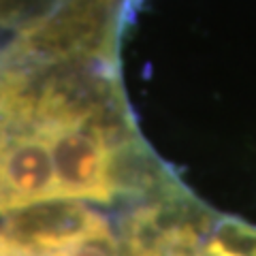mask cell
Returning <instances> with one entry per match:
<instances>
[{
    "label": "cell",
    "mask_w": 256,
    "mask_h": 256,
    "mask_svg": "<svg viewBox=\"0 0 256 256\" xmlns=\"http://www.w3.org/2000/svg\"><path fill=\"white\" fill-rule=\"evenodd\" d=\"M34 90L52 148L58 203L111 201L120 190L118 141L100 105L62 77H34Z\"/></svg>",
    "instance_id": "1"
},
{
    "label": "cell",
    "mask_w": 256,
    "mask_h": 256,
    "mask_svg": "<svg viewBox=\"0 0 256 256\" xmlns=\"http://www.w3.org/2000/svg\"><path fill=\"white\" fill-rule=\"evenodd\" d=\"M58 203L50 139L36 109L34 77L0 73V214Z\"/></svg>",
    "instance_id": "2"
},
{
    "label": "cell",
    "mask_w": 256,
    "mask_h": 256,
    "mask_svg": "<svg viewBox=\"0 0 256 256\" xmlns=\"http://www.w3.org/2000/svg\"><path fill=\"white\" fill-rule=\"evenodd\" d=\"M0 256H122L107 220L79 203H47L0 226Z\"/></svg>",
    "instance_id": "3"
}]
</instances>
